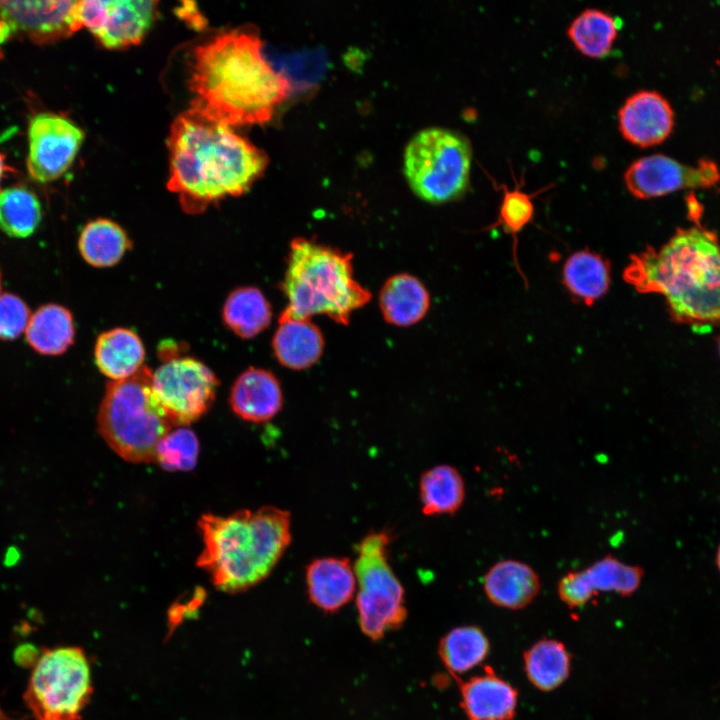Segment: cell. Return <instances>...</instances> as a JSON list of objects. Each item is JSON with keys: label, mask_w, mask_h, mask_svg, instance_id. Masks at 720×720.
Returning a JSON list of instances; mask_svg holds the SVG:
<instances>
[{"label": "cell", "mask_w": 720, "mask_h": 720, "mask_svg": "<svg viewBox=\"0 0 720 720\" xmlns=\"http://www.w3.org/2000/svg\"><path fill=\"white\" fill-rule=\"evenodd\" d=\"M77 1H0V22L8 39L24 36L37 44H50L81 29Z\"/></svg>", "instance_id": "14"}, {"label": "cell", "mask_w": 720, "mask_h": 720, "mask_svg": "<svg viewBox=\"0 0 720 720\" xmlns=\"http://www.w3.org/2000/svg\"><path fill=\"white\" fill-rule=\"evenodd\" d=\"M42 217L37 196L21 186L0 191V229L10 237L26 238L37 229Z\"/></svg>", "instance_id": "31"}, {"label": "cell", "mask_w": 720, "mask_h": 720, "mask_svg": "<svg viewBox=\"0 0 720 720\" xmlns=\"http://www.w3.org/2000/svg\"><path fill=\"white\" fill-rule=\"evenodd\" d=\"M93 692L87 655L80 647L41 651L23 699L35 720H80Z\"/></svg>", "instance_id": "8"}, {"label": "cell", "mask_w": 720, "mask_h": 720, "mask_svg": "<svg viewBox=\"0 0 720 720\" xmlns=\"http://www.w3.org/2000/svg\"><path fill=\"white\" fill-rule=\"evenodd\" d=\"M156 1H77V17L102 46L121 49L139 44L150 30L157 13Z\"/></svg>", "instance_id": "11"}, {"label": "cell", "mask_w": 720, "mask_h": 720, "mask_svg": "<svg viewBox=\"0 0 720 720\" xmlns=\"http://www.w3.org/2000/svg\"><path fill=\"white\" fill-rule=\"evenodd\" d=\"M225 325L241 338H252L266 329L272 317L271 306L256 287L232 291L223 307Z\"/></svg>", "instance_id": "28"}, {"label": "cell", "mask_w": 720, "mask_h": 720, "mask_svg": "<svg viewBox=\"0 0 720 720\" xmlns=\"http://www.w3.org/2000/svg\"><path fill=\"white\" fill-rule=\"evenodd\" d=\"M30 311L17 295L0 294V339L14 340L27 328Z\"/></svg>", "instance_id": "35"}, {"label": "cell", "mask_w": 720, "mask_h": 720, "mask_svg": "<svg viewBox=\"0 0 720 720\" xmlns=\"http://www.w3.org/2000/svg\"><path fill=\"white\" fill-rule=\"evenodd\" d=\"M557 593L560 600L572 609L586 605L595 597L588 586L583 569L565 574L558 582Z\"/></svg>", "instance_id": "36"}, {"label": "cell", "mask_w": 720, "mask_h": 720, "mask_svg": "<svg viewBox=\"0 0 720 720\" xmlns=\"http://www.w3.org/2000/svg\"><path fill=\"white\" fill-rule=\"evenodd\" d=\"M84 132L68 118L51 112L35 115L28 126L27 169L38 182L60 178L73 163Z\"/></svg>", "instance_id": "12"}, {"label": "cell", "mask_w": 720, "mask_h": 720, "mask_svg": "<svg viewBox=\"0 0 720 720\" xmlns=\"http://www.w3.org/2000/svg\"><path fill=\"white\" fill-rule=\"evenodd\" d=\"M419 498L424 515L455 514L465 500V483L461 473L448 464L426 470L420 477Z\"/></svg>", "instance_id": "25"}, {"label": "cell", "mask_w": 720, "mask_h": 720, "mask_svg": "<svg viewBox=\"0 0 720 720\" xmlns=\"http://www.w3.org/2000/svg\"><path fill=\"white\" fill-rule=\"evenodd\" d=\"M353 255L305 237L291 241L280 288L287 299L281 318L325 315L347 325L372 297L354 277Z\"/></svg>", "instance_id": "5"}, {"label": "cell", "mask_w": 720, "mask_h": 720, "mask_svg": "<svg viewBox=\"0 0 720 720\" xmlns=\"http://www.w3.org/2000/svg\"><path fill=\"white\" fill-rule=\"evenodd\" d=\"M97 425L104 441L125 461L155 462L158 443L174 425L153 391L148 367L108 383Z\"/></svg>", "instance_id": "6"}, {"label": "cell", "mask_w": 720, "mask_h": 720, "mask_svg": "<svg viewBox=\"0 0 720 720\" xmlns=\"http://www.w3.org/2000/svg\"><path fill=\"white\" fill-rule=\"evenodd\" d=\"M715 563H716V566H717V568H718V570H719V572H720V543H719V545H718V547H717V550H716Z\"/></svg>", "instance_id": "39"}, {"label": "cell", "mask_w": 720, "mask_h": 720, "mask_svg": "<svg viewBox=\"0 0 720 720\" xmlns=\"http://www.w3.org/2000/svg\"><path fill=\"white\" fill-rule=\"evenodd\" d=\"M0 291H1V274H0Z\"/></svg>", "instance_id": "40"}, {"label": "cell", "mask_w": 720, "mask_h": 720, "mask_svg": "<svg viewBox=\"0 0 720 720\" xmlns=\"http://www.w3.org/2000/svg\"><path fill=\"white\" fill-rule=\"evenodd\" d=\"M305 582L309 600L326 613H335L351 601L356 592L353 563L346 557L315 558L306 566Z\"/></svg>", "instance_id": "16"}, {"label": "cell", "mask_w": 720, "mask_h": 720, "mask_svg": "<svg viewBox=\"0 0 720 720\" xmlns=\"http://www.w3.org/2000/svg\"><path fill=\"white\" fill-rule=\"evenodd\" d=\"M199 442L186 426L170 430L158 443L155 462L166 471H190L196 464Z\"/></svg>", "instance_id": "33"}, {"label": "cell", "mask_w": 720, "mask_h": 720, "mask_svg": "<svg viewBox=\"0 0 720 720\" xmlns=\"http://www.w3.org/2000/svg\"><path fill=\"white\" fill-rule=\"evenodd\" d=\"M219 382L215 374L192 357H173L152 373L153 391L176 426L197 421L212 406Z\"/></svg>", "instance_id": "10"}, {"label": "cell", "mask_w": 720, "mask_h": 720, "mask_svg": "<svg viewBox=\"0 0 720 720\" xmlns=\"http://www.w3.org/2000/svg\"><path fill=\"white\" fill-rule=\"evenodd\" d=\"M472 148L459 132L427 128L409 141L404 152V174L422 200L440 204L460 198L469 186Z\"/></svg>", "instance_id": "7"}, {"label": "cell", "mask_w": 720, "mask_h": 720, "mask_svg": "<svg viewBox=\"0 0 720 720\" xmlns=\"http://www.w3.org/2000/svg\"><path fill=\"white\" fill-rule=\"evenodd\" d=\"M621 26L618 17L600 9L588 8L572 20L567 35L582 54L602 58L611 51Z\"/></svg>", "instance_id": "29"}, {"label": "cell", "mask_w": 720, "mask_h": 720, "mask_svg": "<svg viewBox=\"0 0 720 720\" xmlns=\"http://www.w3.org/2000/svg\"><path fill=\"white\" fill-rule=\"evenodd\" d=\"M461 706L468 720H512L518 703L517 690L486 667L483 674L460 685Z\"/></svg>", "instance_id": "17"}, {"label": "cell", "mask_w": 720, "mask_h": 720, "mask_svg": "<svg viewBox=\"0 0 720 720\" xmlns=\"http://www.w3.org/2000/svg\"><path fill=\"white\" fill-rule=\"evenodd\" d=\"M131 245L125 230L116 222L105 218L88 222L78 241L81 256L95 267L117 264Z\"/></svg>", "instance_id": "27"}, {"label": "cell", "mask_w": 720, "mask_h": 720, "mask_svg": "<svg viewBox=\"0 0 720 720\" xmlns=\"http://www.w3.org/2000/svg\"><path fill=\"white\" fill-rule=\"evenodd\" d=\"M1 57H2V51H1V49H0V58H1Z\"/></svg>", "instance_id": "41"}, {"label": "cell", "mask_w": 720, "mask_h": 720, "mask_svg": "<svg viewBox=\"0 0 720 720\" xmlns=\"http://www.w3.org/2000/svg\"><path fill=\"white\" fill-rule=\"evenodd\" d=\"M622 136L632 144L649 147L665 140L674 126L670 102L655 90L630 95L618 111Z\"/></svg>", "instance_id": "15"}, {"label": "cell", "mask_w": 720, "mask_h": 720, "mask_svg": "<svg viewBox=\"0 0 720 720\" xmlns=\"http://www.w3.org/2000/svg\"><path fill=\"white\" fill-rule=\"evenodd\" d=\"M379 306L384 320L397 327L416 324L427 314L430 295L424 284L408 273L388 278L379 294Z\"/></svg>", "instance_id": "21"}, {"label": "cell", "mask_w": 720, "mask_h": 720, "mask_svg": "<svg viewBox=\"0 0 720 720\" xmlns=\"http://www.w3.org/2000/svg\"><path fill=\"white\" fill-rule=\"evenodd\" d=\"M324 344L321 330L310 319L279 317L272 348L284 367L292 370L310 368L320 359Z\"/></svg>", "instance_id": "20"}, {"label": "cell", "mask_w": 720, "mask_h": 720, "mask_svg": "<svg viewBox=\"0 0 720 720\" xmlns=\"http://www.w3.org/2000/svg\"><path fill=\"white\" fill-rule=\"evenodd\" d=\"M168 189L188 213L247 192L264 173L266 153L231 127L193 110L180 114L168 135Z\"/></svg>", "instance_id": "2"}, {"label": "cell", "mask_w": 720, "mask_h": 720, "mask_svg": "<svg viewBox=\"0 0 720 720\" xmlns=\"http://www.w3.org/2000/svg\"><path fill=\"white\" fill-rule=\"evenodd\" d=\"M487 599L497 607L520 610L531 604L541 590L538 573L529 564L505 559L494 563L483 577Z\"/></svg>", "instance_id": "19"}, {"label": "cell", "mask_w": 720, "mask_h": 720, "mask_svg": "<svg viewBox=\"0 0 720 720\" xmlns=\"http://www.w3.org/2000/svg\"><path fill=\"white\" fill-rule=\"evenodd\" d=\"M25 336L32 349L40 354H62L74 341L72 314L59 304H45L30 316Z\"/></svg>", "instance_id": "24"}, {"label": "cell", "mask_w": 720, "mask_h": 720, "mask_svg": "<svg viewBox=\"0 0 720 720\" xmlns=\"http://www.w3.org/2000/svg\"><path fill=\"white\" fill-rule=\"evenodd\" d=\"M490 643L484 631L473 625L456 627L439 643V656L455 678L481 664L489 654Z\"/></svg>", "instance_id": "30"}, {"label": "cell", "mask_w": 720, "mask_h": 720, "mask_svg": "<svg viewBox=\"0 0 720 720\" xmlns=\"http://www.w3.org/2000/svg\"><path fill=\"white\" fill-rule=\"evenodd\" d=\"M229 403L233 412L246 421H268L283 406L281 385L272 372L250 367L234 382Z\"/></svg>", "instance_id": "18"}, {"label": "cell", "mask_w": 720, "mask_h": 720, "mask_svg": "<svg viewBox=\"0 0 720 720\" xmlns=\"http://www.w3.org/2000/svg\"><path fill=\"white\" fill-rule=\"evenodd\" d=\"M203 549L197 566L227 593L244 592L267 578L291 543L289 511L267 505L228 516L201 515Z\"/></svg>", "instance_id": "4"}, {"label": "cell", "mask_w": 720, "mask_h": 720, "mask_svg": "<svg viewBox=\"0 0 720 720\" xmlns=\"http://www.w3.org/2000/svg\"><path fill=\"white\" fill-rule=\"evenodd\" d=\"M391 534L371 531L356 545L353 569L361 631L371 640L399 628L407 617L404 588L389 562Z\"/></svg>", "instance_id": "9"}, {"label": "cell", "mask_w": 720, "mask_h": 720, "mask_svg": "<svg viewBox=\"0 0 720 720\" xmlns=\"http://www.w3.org/2000/svg\"><path fill=\"white\" fill-rule=\"evenodd\" d=\"M523 661L529 682L544 692L558 688L570 674L571 655L565 645L555 639L535 642L525 651Z\"/></svg>", "instance_id": "26"}, {"label": "cell", "mask_w": 720, "mask_h": 720, "mask_svg": "<svg viewBox=\"0 0 720 720\" xmlns=\"http://www.w3.org/2000/svg\"><path fill=\"white\" fill-rule=\"evenodd\" d=\"M94 356L98 369L112 381H118L133 376L143 367L145 350L134 331L114 328L99 335Z\"/></svg>", "instance_id": "23"}, {"label": "cell", "mask_w": 720, "mask_h": 720, "mask_svg": "<svg viewBox=\"0 0 720 720\" xmlns=\"http://www.w3.org/2000/svg\"><path fill=\"white\" fill-rule=\"evenodd\" d=\"M562 283L577 302L590 306L603 297L610 287V263L602 255L587 248L577 251L563 265Z\"/></svg>", "instance_id": "22"}, {"label": "cell", "mask_w": 720, "mask_h": 720, "mask_svg": "<svg viewBox=\"0 0 720 720\" xmlns=\"http://www.w3.org/2000/svg\"><path fill=\"white\" fill-rule=\"evenodd\" d=\"M191 110L227 125L269 121L290 84L262 53L255 32L233 30L198 45L190 61Z\"/></svg>", "instance_id": "1"}, {"label": "cell", "mask_w": 720, "mask_h": 720, "mask_svg": "<svg viewBox=\"0 0 720 720\" xmlns=\"http://www.w3.org/2000/svg\"><path fill=\"white\" fill-rule=\"evenodd\" d=\"M41 652L31 645H22L15 651V661L17 664L28 667L34 666L38 661Z\"/></svg>", "instance_id": "37"}, {"label": "cell", "mask_w": 720, "mask_h": 720, "mask_svg": "<svg viewBox=\"0 0 720 720\" xmlns=\"http://www.w3.org/2000/svg\"><path fill=\"white\" fill-rule=\"evenodd\" d=\"M719 180V168L711 159L701 158L691 165L662 153L636 159L624 173L627 189L640 199L658 197L683 188H706Z\"/></svg>", "instance_id": "13"}, {"label": "cell", "mask_w": 720, "mask_h": 720, "mask_svg": "<svg viewBox=\"0 0 720 720\" xmlns=\"http://www.w3.org/2000/svg\"><path fill=\"white\" fill-rule=\"evenodd\" d=\"M623 279L639 293L662 295L674 321L720 324V242L699 224L678 228L659 249L631 255Z\"/></svg>", "instance_id": "3"}, {"label": "cell", "mask_w": 720, "mask_h": 720, "mask_svg": "<svg viewBox=\"0 0 720 720\" xmlns=\"http://www.w3.org/2000/svg\"><path fill=\"white\" fill-rule=\"evenodd\" d=\"M12 169L5 163V157L0 151V183L4 177V175L11 171ZM1 191V190H0Z\"/></svg>", "instance_id": "38"}, {"label": "cell", "mask_w": 720, "mask_h": 720, "mask_svg": "<svg viewBox=\"0 0 720 720\" xmlns=\"http://www.w3.org/2000/svg\"><path fill=\"white\" fill-rule=\"evenodd\" d=\"M517 183L514 189H508L500 185L497 189L503 191V198L499 207L498 219L486 229L502 226L504 231L513 239L514 261L518 267L516 258L517 235L531 222L534 215V204L532 198L537 194H528L521 190Z\"/></svg>", "instance_id": "34"}, {"label": "cell", "mask_w": 720, "mask_h": 720, "mask_svg": "<svg viewBox=\"0 0 720 720\" xmlns=\"http://www.w3.org/2000/svg\"><path fill=\"white\" fill-rule=\"evenodd\" d=\"M593 595L614 592L631 596L638 590L644 576L641 566L627 564L612 555H606L583 569Z\"/></svg>", "instance_id": "32"}, {"label": "cell", "mask_w": 720, "mask_h": 720, "mask_svg": "<svg viewBox=\"0 0 720 720\" xmlns=\"http://www.w3.org/2000/svg\"><path fill=\"white\" fill-rule=\"evenodd\" d=\"M719 351H720V340H719Z\"/></svg>", "instance_id": "42"}]
</instances>
